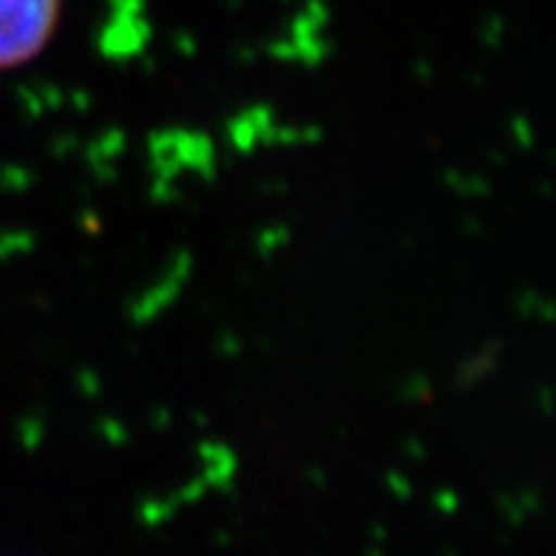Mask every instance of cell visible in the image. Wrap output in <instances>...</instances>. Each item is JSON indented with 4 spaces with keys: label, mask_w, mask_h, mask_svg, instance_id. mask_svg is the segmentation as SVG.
I'll return each mask as SVG.
<instances>
[{
    "label": "cell",
    "mask_w": 556,
    "mask_h": 556,
    "mask_svg": "<svg viewBox=\"0 0 556 556\" xmlns=\"http://www.w3.org/2000/svg\"><path fill=\"white\" fill-rule=\"evenodd\" d=\"M63 0H0V72L29 66L58 35Z\"/></svg>",
    "instance_id": "obj_1"
}]
</instances>
